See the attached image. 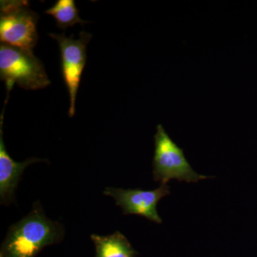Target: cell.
I'll list each match as a JSON object with an SVG mask.
<instances>
[{"instance_id": "9c48e42d", "label": "cell", "mask_w": 257, "mask_h": 257, "mask_svg": "<svg viewBox=\"0 0 257 257\" xmlns=\"http://www.w3.org/2000/svg\"><path fill=\"white\" fill-rule=\"evenodd\" d=\"M45 13L53 17L57 23V26L62 30H66L77 24L84 25L88 23L79 16V10L74 0H58Z\"/></svg>"}, {"instance_id": "8992f818", "label": "cell", "mask_w": 257, "mask_h": 257, "mask_svg": "<svg viewBox=\"0 0 257 257\" xmlns=\"http://www.w3.org/2000/svg\"><path fill=\"white\" fill-rule=\"evenodd\" d=\"M103 194L112 197L116 205L121 208L124 215L135 214L157 224H162V218L157 212V205L161 199L170 194V187L167 184H161L159 188L154 190L106 187Z\"/></svg>"}, {"instance_id": "5b68a950", "label": "cell", "mask_w": 257, "mask_h": 257, "mask_svg": "<svg viewBox=\"0 0 257 257\" xmlns=\"http://www.w3.org/2000/svg\"><path fill=\"white\" fill-rule=\"evenodd\" d=\"M49 35L60 46L61 69L70 101L69 116L72 117L75 114L76 99L87 61V46L92 35L85 32H81L78 38H74L73 35L67 37L64 33H50Z\"/></svg>"}, {"instance_id": "3957f363", "label": "cell", "mask_w": 257, "mask_h": 257, "mask_svg": "<svg viewBox=\"0 0 257 257\" xmlns=\"http://www.w3.org/2000/svg\"><path fill=\"white\" fill-rule=\"evenodd\" d=\"M153 178L161 184H167L172 179L187 183L212 178L199 175L192 167L184 151L170 138L161 124L157 125L155 135Z\"/></svg>"}, {"instance_id": "52a82bcc", "label": "cell", "mask_w": 257, "mask_h": 257, "mask_svg": "<svg viewBox=\"0 0 257 257\" xmlns=\"http://www.w3.org/2000/svg\"><path fill=\"white\" fill-rule=\"evenodd\" d=\"M5 108L0 116V203L8 205L15 201V191L26 167L47 160L32 157L24 162H18L12 159L7 151L3 139Z\"/></svg>"}, {"instance_id": "ba28073f", "label": "cell", "mask_w": 257, "mask_h": 257, "mask_svg": "<svg viewBox=\"0 0 257 257\" xmlns=\"http://www.w3.org/2000/svg\"><path fill=\"white\" fill-rule=\"evenodd\" d=\"M91 239L95 247L94 257H138L139 253L120 231L101 236L92 234Z\"/></svg>"}, {"instance_id": "277c9868", "label": "cell", "mask_w": 257, "mask_h": 257, "mask_svg": "<svg viewBox=\"0 0 257 257\" xmlns=\"http://www.w3.org/2000/svg\"><path fill=\"white\" fill-rule=\"evenodd\" d=\"M39 16L30 8L28 1H1L0 41L2 44L32 51L38 40Z\"/></svg>"}, {"instance_id": "7a4b0ae2", "label": "cell", "mask_w": 257, "mask_h": 257, "mask_svg": "<svg viewBox=\"0 0 257 257\" xmlns=\"http://www.w3.org/2000/svg\"><path fill=\"white\" fill-rule=\"evenodd\" d=\"M0 77L6 84L7 97L15 84L28 90H37L51 83L43 64L32 51L5 44L0 45Z\"/></svg>"}, {"instance_id": "6da1fadb", "label": "cell", "mask_w": 257, "mask_h": 257, "mask_svg": "<svg viewBox=\"0 0 257 257\" xmlns=\"http://www.w3.org/2000/svg\"><path fill=\"white\" fill-rule=\"evenodd\" d=\"M64 235L63 225L47 218L40 202L34 203L28 215L10 226L0 257H36L46 246L60 243Z\"/></svg>"}]
</instances>
